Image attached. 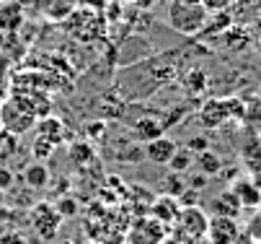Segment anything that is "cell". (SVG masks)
<instances>
[{
	"label": "cell",
	"instance_id": "4316f807",
	"mask_svg": "<svg viewBox=\"0 0 261 244\" xmlns=\"http://www.w3.org/2000/svg\"><path fill=\"white\" fill-rule=\"evenodd\" d=\"M86 132H88V138H93V141H101V138L106 135V125L103 122H88Z\"/></svg>",
	"mask_w": 261,
	"mask_h": 244
},
{
	"label": "cell",
	"instance_id": "7a4b0ae2",
	"mask_svg": "<svg viewBox=\"0 0 261 244\" xmlns=\"http://www.w3.org/2000/svg\"><path fill=\"white\" fill-rule=\"evenodd\" d=\"M36 115H39V109H36V104L29 96H21V94L11 99L6 96V101L0 104V130L18 138L36 125Z\"/></svg>",
	"mask_w": 261,
	"mask_h": 244
},
{
	"label": "cell",
	"instance_id": "d590c367",
	"mask_svg": "<svg viewBox=\"0 0 261 244\" xmlns=\"http://www.w3.org/2000/svg\"><path fill=\"white\" fill-rule=\"evenodd\" d=\"M256 29H261V16H258V18H256Z\"/></svg>",
	"mask_w": 261,
	"mask_h": 244
},
{
	"label": "cell",
	"instance_id": "8fae6325",
	"mask_svg": "<svg viewBox=\"0 0 261 244\" xmlns=\"http://www.w3.org/2000/svg\"><path fill=\"white\" fill-rule=\"evenodd\" d=\"M210 211H212V216H228V218H238V213L243 211V208H241L238 197H236L230 190H225V192H220V195H215V197L210 200Z\"/></svg>",
	"mask_w": 261,
	"mask_h": 244
},
{
	"label": "cell",
	"instance_id": "9a60e30c",
	"mask_svg": "<svg viewBox=\"0 0 261 244\" xmlns=\"http://www.w3.org/2000/svg\"><path fill=\"white\" fill-rule=\"evenodd\" d=\"M132 130H135V138H137V141H142V143H147V141H153V138L163 135V125H161L158 120H153V117L137 120V122L132 125Z\"/></svg>",
	"mask_w": 261,
	"mask_h": 244
},
{
	"label": "cell",
	"instance_id": "cb8c5ba5",
	"mask_svg": "<svg viewBox=\"0 0 261 244\" xmlns=\"http://www.w3.org/2000/svg\"><path fill=\"white\" fill-rule=\"evenodd\" d=\"M166 192L168 195H181L184 192V182H181V174H176V171H171V177L166 180Z\"/></svg>",
	"mask_w": 261,
	"mask_h": 244
},
{
	"label": "cell",
	"instance_id": "7402d4cb",
	"mask_svg": "<svg viewBox=\"0 0 261 244\" xmlns=\"http://www.w3.org/2000/svg\"><path fill=\"white\" fill-rule=\"evenodd\" d=\"M55 208H57V213H60L62 218L78 216V200H72V197H60V200L55 203Z\"/></svg>",
	"mask_w": 261,
	"mask_h": 244
},
{
	"label": "cell",
	"instance_id": "44dd1931",
	"mask_svg": "<svg viewBox=\"0 0 261 244\" xmlns=\"http://www.w3.org/2000/svg\"><path fill=\"white\" fill-rule=\"evenodd\" d=\"M246 239L248 241H256V244H261V211L258 213H253L251 218H248V224H246Z\"/></svg>",
	"mask_w": 261,
	"mask_h": 244
},
{
	"label": "cell",
	"instance_id": "f1b7e54d",
	"mask_svg": "<svg viewBox=\"0 0 261 244\" xmlns=\"http://www.w3.org/2000/svg\"><path fill=\"white\" fill-rule=\"evenodd\" d=\"M202 3H204L207 11H222V8L230 6V0H202Z\"/></svg>",
	"mask_w": 261,
	"mask_h": 244
},
{
	"label": "cell",
	"instance_id": "277c9868",
	"mask_svg": "<svg viewBox=\"0 0 261 244\" xmlns=\"http://www.w3.org/2000/svg\"><path fill=\"white\" fill-rule=\"evenodd\" d=\"M207 224H210V216L202 205H181V211L173 221V226H178L184 234H189L194 241L207 234Z\"/></svg>",
	"mask_w": 261,
	"mask_h": 244
},
{
	"label": "cell",
	"instance_id": "83f0119b",
	"mask_svg": "<svg viewBox=\"0 0 261 244\" xmlns=\"http://www.w3.org/2000/svg\"><path fill=\"white\" fill-rule=\"evenodd\" d=\"M204 83H207V78H204V73L202 71H194L192 76H189V91H202L204 88Z\"/></svg>",
	"mask_w": 261,
	"mask_h": 244
},
{
	"label": "cell",
	"instance_id": "f35d334b",
	"mask_svg": "<svg viewBox=\"0 0 261 244\" xmlns=\"http://www.w3.org/2000/svg\"><path fill=\"white\" fill-rule=\"evenodd\" d=\"M127 3H132V0H127Z\"/></svg>",
	"mask_w": 261,
	"mask_h": 244
},
{
	"label": "cell",
	"instance_id": "d6a6232c",
	"mask_svg": "<svg viewBox=\"0 0 261 244\" xmlns=\"http://www.w3.org/2000/svg\"><path fill=\"white\" fill-rule=\"evenodd\" d=\"M3 101H6V88L0 86V104H3Z\"/></svg>",
	"mask_w": 261,
	"mask_h": 244
},
{
	"label": "cell",
	"instance_id": "ac0fdd59",
	"mask_svg": "<svg viewBox=\"0 0 261 244\" xmlns=\"http://www.w3.org/2000/svg\"><path fill=\"white\" fill-rule=\"evenodd\" d=\"M31 153H34L36 161H44V159H49L55 153V143L47 141V138H42V135H36L34 143H31Z\"/></svg>",
	"mask_w": 261,
	"mask_h": 244
},
{
	"label": "cell",
	"instance_id": "5bb4252c",
	"mask_svg": "<svg viewBox=\"0 0 261 244\" xmlns=\"http://www.w3.org/2000/svg\"><path fill=\"white\" fill-rule=\"evenodd\" d=\"M23 182L31 187V190H44L49 185V169L44 161H34L23 169Z\"/></svg>",
	"mask_w": 261,
	"mask_h": 244
},
{
	"label": "cell",
	"instance_id": "4dcf8cb0",
	"mask_svg": "<svg viewBox=\"0 0 261 244\" xmlns=\"http://www.w3.org/2000/svg\"><path fill=\"white\" fill-rule=\"evenodd\" d=\"M6 65H8V60L0 57V83H3V76H6Z\"/></svg>",
	"mask_w": 261,
	"mask_h": 244
},
{
	"label": "cell",
	"instance_id": "484cf974",
	"mask_svg": "<svg viewBox=\"0 0 261 244\" xmlns=\"http://www.w3.org/2000/svg\"><path fill=\"white\" fill-rule=\"evenodd\" d=\"M11 185H13V171L0 164V192H8Z\"/></svg>",
	"mask_w": 261,
	"mask_h": 244
},
{
	"label": "cell",
	"instance_id": "3957f363",
	"mask_svg": "<svg viewBox=\"0 0 261 244\" xmlns=\"http://www.w3.org/2000/svg\"><path fill=\"white\" fill-rule=\"evenodd\" d=\"M62 221L65 218L57 213V208L52 203H36L31 208V216H29V224H31L34 234L39 239H44V241H49V239H55L60 234Z\"/></svg>",
	"mask_w": 261,
	"mask_h": 244
},
{
	"label": "cell",
	"instance_id": "e0dca14e",
	"mask_svg": "<svg viewBox=\"0 0 261 244\" xmlns=\"http://www.w3.org/2000/svg\"><path fill=\"white\" fill-rule=\"evenodd\" d=\"M197 166H199V171L204 174V177H212V174H217L220 169H222V161H220V156L215 153V151H199V156H197Z\"/></svg>",
	"mask_w": 261,
	"mask_h": 244
},
{
	"label": "cell",
	"instance_id": "74e56055",
	"mask_svg": "<svg viewBox=\"0 0 261 244\" xmlns=\"http://www.w3.org/2000/svg\"><path fill=\"white\" fill-rule=\"evenodd\" d=\"M62 244H70V241H62Z\"/></svg>",
	"mask_w": 261,
	"mask_h": 244
},
{
	"label": "cell",
	"instance_id": "2e32d148",
	"mask_svg": "<svg viewBox=\"0 0 261 244\" xmlns=\"http://www.w3.org/2000/svg\"><path fill=\"white\" fill-rule=\"evenodd\" d=\"M67 156H70V161L75 164V166H86V164H91L93 161V156H96V151H93V146L91 143H72L70 146V151H67Z\"/></svg>",
	"mask_w": 261,
	"mask_h": 244
},
{
	"label": "cell",
	"instance_id": "d4e9b609",
	"mask_svg": "<svg viewBox=\"0 0 261 244\" xmlns=\"http://www.w3.org/2000/svg\"><path fill=\"white\" fill-rule=\"evenodd\" d=\"M0 244H26V239H23L21 231L11 229V231H3V234H0Z\"/></svg>",
	"mask_w": 261,
	"mask_h": 244
},
{
	"label": "cell",
	"instance_id": "1f68e13d",
	"mask_svg": "<svg viewBox=\"0 0 261 244\" xmlns=\"http://www.w3.org/2000/svg\"><path fill=\"white\" fill-rule=\"evenodd\" d=\"M81 3L86 6V0H81ZM91 6H93V8H98V6H101V0H91Z\"/></svg>",
	"mask_w": 261,
	"mask_h": 244
},
{
	"label": "cell",
	"instance_id": "ba28073f",
	"mask_svg": "<svg viewBox=\"0 0 261 244\" xmlns=\"http://www.w3.org/2000/svg\"><path fill=\"white\" fill-rule=\"evenodd\" d=\"M233 101H222V99H212L204 104V109L199 112V122L207 127H220L225 120H230L236 115V109H230Z\"/></svg>",
	"mask_w": 261,
	"mask_h": 244
},
{
	"label": "cell",
	"instance_id": "ffe728a7",
	"mask_svg": "<svg viewBox=\"0 0 261 244\" xmlns=\"http://www.w3.org/2000/svg\"><path fill=\"white\" fill-rule=\"evenodd\" d=\"M18 148V138L6 132V130H0V161H3L6 156H13Z\"/></svg>",
	"mask_w": 261,
	"mask_h": 244
},
{
	"label": "cell",
	"instance_id": "52a82bcc",
	"mask_svg": "<svg viewBox=\"0 0 261 244\" xmlns=\"http://www.w3.org/2000/svg\"><path fill=\"white\" fill-rule=\"evenodd\" d=\"M178 211H181L178 197H176V195H168V192H163V195L153 197V200H150V205H147V216H153V218H155V221H161L163 226H173V221H176Z\"/></svg>",
	"mask_w": 261,
	"mask_h": 244
},
{
	"label": "cell",
	"instance_id": "7c38bea8",
	"mask_svg": "<svg viewBox=\"0 0 261 244\" xmlns=\"http://www.w3.org/2000/svg\"><path fill=\"white\" fill-rule=\"evenodd\" d=\"M36 135H42L47 138V141H52L55 146L65 143L67 141V130H65V122L57 120V117H42V120H36Z\"/></svg>",
	"mask_w": 261,
	"mask_h": 244
},
{
	"label": "cell",
	"instance_id": "d6986e66",
	"mask_svg": "<svg viewBox=\"0 0 261 244\" xmlns=\"http://www.w3.org/2000/svg\"><path fill=\"white\" fill-rule=\"evenodd\" d=\"M192 161H194L192 151H178V148H176V153H173V159L168 161V166H171V171H176V174H184L186 169L192 166Z\"/></svg>",
	"mask_w": 261,
	"mask_h": 244
},
{
	"label": "cell",
	"instance_id": "8992f818",
	"mask_svg": "<svg viewBox=\"0 0 261 244\" xmlns=\"http://www.w3.org/2000/svg\"><path fill=\"white\" fill-rule=\"evenodd\" d=\"M210 244H241V226L236 218H228V216H212L210 224H207V234Z\"/></svg>",
	"mask_w": 261,
	"mask_h": 244
},
{
	"label": "cell",
	"instance_id": "e575fe53",
	"mask_svg": "<svg viewBox=\"0 0 261 244\" xmlns=\"http://www.w3.org/2000/svg\"><path fill=\"white\" fill-rule=\"evenodd\" d=\"M3 197H6V192H0V211H3Z\"/></svg>",
	"mask_w": 261,
	"mask_h": 244
},
{
	"label": "cell",
	"instance_id": "f546056e",
	"mask_svg": "<svg viewBox=\"0 0 261 244\" xmlns=\"http://www.w3.org/2000/svg\"><path fill=\"white\" fill-rule=\"evenodd\" d=\"M210 148V143H207V138H192V141H189V151H207Z\"/></svg>",
	"mask_w": 261,
	"mask_h": 244
},
{
	"label": "cell",
	"instance_id": "603a6c76",
	"mask_svg": "<svg viewBox=\"0 0 261 244\" xmlns=\"http://www.w3.org/2000/svg\"><path fill=\"white\" fill-rule=\"evenodd\" d=\"M163 244H194V239H192L189 234H184L178 226H173L171 231H166V236H163Z\"/></svg>",
	"mask_w": 261,
	"mask_h": 244
},
{
	"label": "cell",
	"instance_id": "8d00e7d4",
	"mask_svg": "<svg viewBox=\"0 0 261 244\" xmlns=\"http://www.w3.org/2000/svg\"><path fill=\"white\" fill-rule=\"evenodd\" d=\"M256 50H258V52H261V39H258V42H256Z\"/></svg>",
	"mask_w": 261,
	"mask_h": 244
},
{
	"label": "cell",
	"instance_id": "9c48e42d",
	"mask_svg": "<svg viewBox=\"0 0 261 244\" xmlns=\"http://www.w3.org/2000/svg\"><path fill=\"white\" fill-rule=\"evenodd\" d=\"M176 148H178L176 141H171V138H166V135H158V138H153V141L145 143V156L150 159L153 164L168 166V161L173 159Z\"/></svg>",
	"mask_w": 261,
	"mask_h": 244
},
{
	"label": "cell",
	"instance_id": "6da1fadb",
	"mask_svg": "<svg viewBox=\"0 0 261 244\" xmlns=\"http://www.w3.org/2000/svg\"><path fill=\"white\" fill-rule=\"evenodd\" d=\"M166 18H168L173 31L186 34V37H194V34L204 31L210 11L204 8L202 0H168Z\"/></svg>",
	"mask_w": 261,
	"mask_h": 244
},
{
	"label": "cell",
	"instance_id": "836d02e7",
	"mask_svg": "<svg viewBox=\"0 0 261 244\" xmlns=\"http://www.w3.org/2000/svg\"><path fill=\"white\" fill-rule=\"evenodd\" d=\"M194 244H210V239H207V236H202V239H197Z\"/></svg>",
	"mask_w": 261,
	"mask_h": 244
},
{
	"label": "cell",
	"instance_id": "4fadbf2b",
	"mask_svg": "<svg viewBox=\"0 0 261 244\" xmlns=\"http://www.w3.org/2000/svg\"><path fill=\"white\" fill-rule=\"evenodd\" d=\"M23 24V8L16 0H0V31H16Z\"/></svg>",
	"mask_w": 261,
	"mask_h": 244
},
{
	"label": "cell",
	"instance_id": "5b68a950",
	"mask_svg": "<svg viewBox=\"0 0 261 244\" xmlns=\"http://www.w3.org/2000/svg\"><path fill=\"white\" fill-rule=\"evenodd\" d=\"M166 231L168 229L153 216H140L127 234V244H163Z\"/></svg>",
	"mask_w": 261,
	"mask_h": 244
},
{
	"label": "cell",
	"instance_id": "30bf717a",
	"mask_svg": "<svg viewBox=\"0 0 261 244\" xmlns=\"http://www.w3.org/2000/svg\"><path fill=\"white\" fill-rule=\"evenodd\" d=\"M230 192L238 197L241 208H258L261 205V187L251 180H236Z\"/></svg>",
	"mask_w": 261,
	"mask_h": 244
}]
</instances>
